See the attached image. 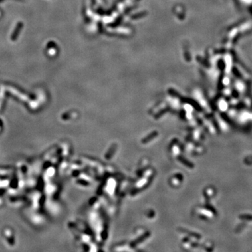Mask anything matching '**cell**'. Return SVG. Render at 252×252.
<instances>
[{"label": "cell", "mask_w": 252, "mask_h": 252, "mask_svg": "<svg viewBox=\"0 0 252 252\" xmlns=\"http://www.w3.org/2000/svg\"><path fill=\"white\" fill-rule=\"evenodd\" d=\"M23 27V23L22 22H19L15 26L14 30L13 31V33H12L11 36V39L13 41H16V39H18V36L20 35V32H21V30Z\"/></svg>", "instance_id": "cell-1"}]
</instances>
